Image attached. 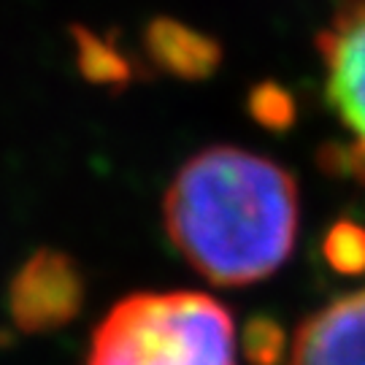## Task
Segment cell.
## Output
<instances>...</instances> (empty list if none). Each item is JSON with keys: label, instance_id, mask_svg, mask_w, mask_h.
<instances>
[{"label": "cell", "instance_id": "cell-5", "mask_svg": "<svg viewBox=\"0 0 365 365\" xmlns=\"http://www.w3.org/2000/svg\"><path fill=\"white\" fill-rule=\"evenodd\" d=\"M289 365H365V289L312 314L292 339Z\"/></svg>", "mask_w": 365, "mask_h": 365}, {"label": "cell", "instance_id": "cell-4", "mask_svg": "<svg viewBox=\"0 0 365 365\" xmlns=\"http://www.w3.org/2000/svg\"><path fill=\"white\" fill-rule=\"evenodd\" d=\"M84 303V276L73 257L57 249H38L16 271L9 306L19 330L52 333L68 325Z\"/></svg>", "mask_w": 365, "mask_h": 365}, {"label": "cell", "instance_id": "cell-2", "mask_svg": "<svg viewBox=\"0 0 365 365\" xmlns=\"http://www.w3.org/2000/svg\"><path fill=\"white\" fill-rule=\"evenodd\" d=\"M87 365H238L233 319L200 292H138L95 330Z\"/></svg>", "mask_w": 365, "mask_h": 365}, {"label": "cell", "instance_id": "cell-6", "mask_svg": "<svg viewBox=\"0 0 365 365\" xmlns=\"http://www.w3.org/2000/svg\"><path fill=\"white\" fill-rule=\"evenodd\" d=\"M144 46L160 71L179 78L211 76L220 66V43L176 19H155L146 27Z\"/></svg>", "mask_w": 365, "mask_h": 365}, {"label": "cell", "instance_id": "cell-8", "mask_svg": "<svg viewBox=\"0 0 365 365\" xmlns=\"http://www.w3.org/2000/svg\"><path fill=\"white\" fill-rule=\"evenodd\" d=\"M322 255L339 274H365V227L352 220L336 222L325 235Z\"/></svg>", "mask_w": 365, "mask_h": 365}, {"label": "cell", "instance_id": "cell-9", "mask_svg": "<svg viewBox=\"0 0 365 365\" xmlns=\"http://www.w3.org/2000/svg\"><path fill=\"white\" fill-rule=\"evenodd\" d=\"M249 114L262 128L282 133L295 122V101L284 87L265 81L249 95Z\"/></svg>", "mask_w": 365, "mask_h": 365}, {"label": "cell", "instance_id": "cell-7", "mask_svg": "<svg viewBox=\"0 0 365 365\" xmlns=\"http://www.w3.org/2000/svg\"><path fill=\"white\" fill-rule=\"evenodd\" d=\"M73 41H76L78 71L87 81L101 87H117V90L130 81L133 71L128 57L117 52L108 41L95 36L87 27H73Z\"/></svg>", "mask_w": 365, "mask_h": 365}, {"label": "cell", "instance_id": "cell-1", "mask_svg": "<svg viewBox=\"0 0 365 365\" xmlns=\"http://www.w3.org/2000/svg\"><path fill=\"white\" fill-rule=\"evenodd\" d=\"M173 247L222 287L260 282L289 257L298 233V187L282 165L235 146L187 160L165 195Z\"/></svg>", "mask_w": 365, "mask_h": 365}, {"label": "cell", "instance_id": "cell-10", "mask_svg": "<svg viewBox=\"0 0 365 365\" xmlns=\"http://www.w3.org/2000/svg\"><path fill=\"white\" fill-rule=\"evenodd\" d=\"M244 354L252 365H279L284 357V333L271 317H255L244 327Z\"/></svg>", "mask_w": 365, "mask_h": 365}, {"label": "cell", "instance_id": "cell-3", "mask_svg": "<svg viewBox=\"0 0 365 365\" xmlns=\"http://www.w3.org/2000/svg\"><path fill=\"white\" fill-rule=\"evenodd\" d=\"M325 66V92L352 149H341L344 168L365 179V0H349L317 38Z\"/></svg>", "mask_w": 365, "mask_h": 365}]
</instances>
